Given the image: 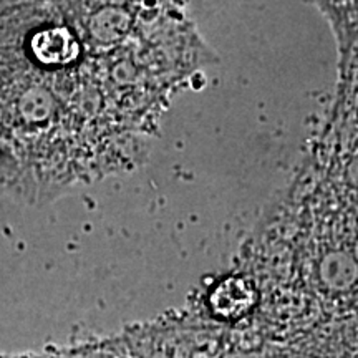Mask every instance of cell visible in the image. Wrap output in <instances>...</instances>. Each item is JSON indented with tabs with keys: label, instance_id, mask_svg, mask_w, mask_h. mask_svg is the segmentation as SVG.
Wrapping results in <instances>:
<instances>
[{
	"label": "cell",
	"instance_id": "obj_2",
	"mask_svg": "<svg viewBox=\"0 0 358 358\" xmlns=\"http://www.w3.org/2000/svg\"><path fill=\"white\" fill-rule=\"evenodd\" d=\"M25 2H55V3H58V0H0V7L15 6V3H25ZM58 6H60V3H58Z\"/></svg>",
	"mask_w": 358,
	"mask_h": 358
},
{
	"label": "cell",
	"instance_id": "obj_3",
	"mask_svg": "<svg viewBox=\"0 0 358 358\" xmlns=\"http://www.w3.org/2000/svg\"><path fill=\"white\" fill-rule=\"evenodd\" d=\"M176 2H178V3H181V6H185L186 0H176Z\"/></svg>",
	"mask_w": 358,
	"mask_h": 358
},
{
	"label": "cell",
	"instance_id": "obj_1",
	"mask_svg": "<svg viewBox=\"0 0 358 358\" xmlns=\"http://www.w3.org/2000/svg\"><path fill=\"white\" fill-rule=\"evenodd\" d=\"M261 289L256 279L245 274H231L214 282L208 292V307L219 319H241L256 308Z\"/></svg>",
	"mask_w": 358,
	"mask_h": 358
}]
</instances>
